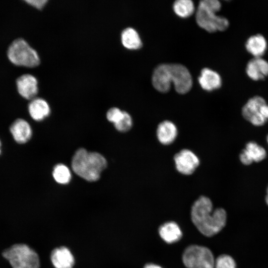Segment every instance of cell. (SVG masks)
<instances>
[{
  "mask_svg": "<svg viewBox=\"0 0 268 268\" xmlns=\"http://www.w3.org/2000/svg\"><path fill=\"white\" fill-rule=\"evenodd\" d=\"M121 41L123 46L130 50H136L140 48L142 46L138 34L134 28L131 27H128L123 31Z\"/></svg>",
  "mask_w": 268,
  "mask_h": 268,
  "instance_id": "20",
  "label": "cell"
},
{
  "mask_svg": "<svg viewBox=\"0 0 268 268\" xmlns=\"http://www.w3.org/2000/svg\"><path fill=\"white\" fill-rule=\"evenodd\" d=\"M178 135L176 125L171 121L165 120L157 126L156 135L159 141L162 144L169 145L173 143Z\"/></svg>",
  "mask_w": 268,
  "mask_h": 268,
  "instance_id": "15",
  "label": "cell"
},
{
  "mask_svg": "<svg viewBox=\"0 0 268 268\" xmlns=\"http://www.w3.org/2000/svg\"><path fill=\"white\" fill-rule=\"evenodd\" d=\"M182 261L187 268H214L215 259L212 252L202 246L187 247L183 253Z\"/></svg>",
  "mask_w": 268,
  "mask_h": 268,
  "instance_id": "7",
  "label": "cell"
},
{
  "mask_svg": "<svg viewBox=\"0 0 268 268\" xmlns=\"http://www.w3.org/2000/svg\"><path fill=\"white\" fill-rule=\"evenodd\" d=\"M152 84L158 91L165 93L173 83L176 91L180 94L189 92L192 86V78L188 69L180 64H162L154 70Z\"/></svg>",
  "mask_w": 268,
  "mask_h": 268,
  "instance_id": "2",
  "label": "cell"
},
{
  "mask_svg": "<svg viewBox=\"0 0 268 268\" xmlns=\"http://www.w3.org/2000/svg\"><path fill=\"white\" fill-rule=\"evenodd\" d=\"M124 112L118 108L113 107L108 111L106 117L108 120L114 125L122 118Z\"/></svg>",
  "mask_w": 268,
  "mask_h": 268,
  "instance_id": "25",
  "label": "cell"
},
{
  "mask_svg": "<svg viewBox=\"0 0 268 268\" xmlns=\"http://www.w3.org/2000/svg\"><path fill=\"white\" fill-rule=\"evenodd\" d=\"M17 90L23 98L32 100L38 92V81L33 75L25 74L19 76L16 81Z\"/></svg>",
  "mask_w": 268,
  "mask_h": 268,
  "instance_id": "11",
  "label": "cell"
},
{
  "mask_svg": "<svg viewBox=\"0 0 268 268\" xmlns=\"http://www.w3.org/2000/svg\"><path fill=\"white\" fill-rule=\"evenodd\" d=\"M214 268H236V264L231 256L223 254L215 260Z\"/></svg>",
  "mask_w": 268,
  "mask_h": 268,
  "instance_id": "23",
  "label": "cell"
},
{
  "mask_svg": "<svg viewBox=\"0 0 268 268\" xmlns=\"http://www.w3.org/2000/svg\"><path fill=\"white\" fill-rule=\"evenodd\" d=\"M191 217L197 229L206 237L218 233L225 227L227 221L225 210L220 207L213 210L211 201L204 196L200 197L193 204Z\"/></svg>",
  "mask_w": 268,
  "mask_h": 268,
  "instance_id": "1",
  "label": "cell"
},
{
  "mask_svg": "<svg viewBox=\"0 0 268 268\" xmlns=\"http://www.w3.org/2000/svg\"><path fill=\"white\" fill-rule=\"evenodd\" d=\"M3 256L13 268H39L38 254L25 244H15L5 250Z\"/></svg>",
  "mask_w": 268,
  "mask_h": 268,
  "instance_id": "6",
  "label": "cell"
},
{
  "mask_svg": "<svg viewBox=\"0 0 268 268\" xmlns=\"http://www.w3.org/2000/svg\"><path fill=\"white\" fill-rule=\"evenodd\" d=\"M28 111L32 118L37 121L44 120L50 113V108L46 100L41 98H35L28 105Z\"/></svg>",
  "mask_w": 268,
  "mask_h": 268,
  "instance_id": "19",
  "label": "cell"
},
{
  "mask_svg": "<svg viewBox=\"0 0 268 268\" xmlns=\"http://www.w3.org/2000/svg\"><path fill=\"white\" fill-rule=\"evenodd\" d=\"M0 147H1V142H0V154L1 153V149H0Z\"/></svg>",
  "mask_w": 268,
  "mask_h": 268,
  "instance_id": "29",
  "label": "cell"
},
{
  "mask_svg": "<svg viewBox=\"0 0 268 268\" xmlns=\"http://www.w3.org/2000/svg\"><path fill=\"white\" fill-rule=\"evenodd\" d=\"M50 259L55 268H72L74 264L72 254L64 246L54 249L51 252Z\"/></svg>",
  "mask_w": 268,
  "mask_h": 268,
  "instance_id": "13",
  "label": "cell"
},
{
  "mask_svg": "<svg viewBox=\"0 0 268 268\" xmlns=\"http://www.w3.org/2000/svg\"><path fill=\"white\" fill-rule=\"evenodd\" d=\"M158 233L161 238L168 244L179 241L182 237V230L174 221H168L160 226Z\"/></svg>",
  "mask_w": 268,
  "mask_h": 268,
  "instance_id": "17",
  "label": "cell"
},
{
  "mask_svg": "<svg viewBox=\"0 0 268 268\" xmlns=\"http://www.w3.org/2000/svg\"><path fill=\"white\" fill-rule=\"evenodd\" d=\"M143 268H162L161 267L152 263L145 265Z\"/></svg>",
  "mask_w": 268,
  "mask_h": 268,
  "instance_id": "27",
  "label": "cell"
},
{
  "mask_svg": "<svg viewBox=\"0 0 268 268\" xmlns=\"http://www.w3.org/2000/svg\"><path fill=\"white\" fill-rule=\"evenodd\" d=\"M266 201L267 204L268 205V186L267 189V195L266 196Z\"/></svg>",
  "mask_w": 268,
  "mask_h": 268,
  "instance_id": "28",
  "label": "cell"
},
{
  "mask_svg": "<svg viewBox=\"0 0 268 268\" xmlns=\"http://www.w3.org/2000/svg\"><path fill=\"white\" fill-rule=\"evenodd\" d=\"M199 82L202 89L210 91L219 88L221 86L222 79L217 72L204 68L201 71Z\"/></svg>",
  "mask_w": 268,
  "mask_h": 268,
  "instance_id": "18",
  "label": "cell"
},
{
  "mask_svg": "<svg viewBox=\"0 0 268 268\" xmlns=\"http://www.w3.org/2000/svg\"><path fill=\"white\" fill-rule=\"evenodd\" d=\"M115 128L119 132H126L129 131L133 126V120L131 115L124 111L122 118L115 124Z\"/></svg>",
  "mask_w": 268,
  "mask_h": 268,
  "instance_id": "24",
  "label": "cell"
},
{
  "mask_svg": "<svg viewBox=\"0 0 268 268\" xmlns=\"http://www.w3.org/2000/svg\"><path fill=\"white\" fill-rule=\"evenodd\" d=\"M221 4L217 0H203L200 2L196 21L200 27L208 32L222 31L229 26V21L224 17L216 14Z\"/></svg>",
  "mask_w": 268,
  "mask_h": 268,
  "instance_id": "4",
  "label": "cell"
},
{
  "mask_svg": "<svg viewBox=\"0 0 268 268\" xmlns=\"http://www.w3.org/2000/svg\"><path fill=\"white\" fill-rule=\"evenodd\" d=\"M246 72L253 80L264 79L268 76V62L262 57L253 58L248 62Z\"/></svg>",
  "mask_w": 268,
  "mask_h": 268,
  "instance_id": "12",
  "label": "cell"
},
{
  "mask_svg": "<svg viewBox=\"0 0 268 268\" xmlns=\"http://www.w3.org/2000/svg\"><path fill=\"white\" fill-rule=\"evenodd\" d=\"M14 139L19 143L27 142L32 136V129L29 123L23 119H17L10 127Z\"/></svg>",
  "mask_w": 268,
  "mask_h": 268,
  "instance_id": "14",
  "label": "cell"
},
{
  "mask_svg": "<svg viewBox=\"0 0 268 268\" xmlns=\"http://www.w3.org/2000/svg\"><path fill=\"white\" fill-rule=\"evenodd\" d=\"M243 117L256 126H262L268 121V104L260 96L250 98L242 109Z\"/></svg>",
  "mask_w": 268,
  "mask_h": 268,
  "instance_id": "8",
  "label": "cell"
},
{
  "mask_svg": "<svg viewBox=\"0 0 268 268\" xmlns=\"http://www.w3.org/2000/svg\"><path fill=\"white\" fill-rule=\"evenodd\" d=\"M245 48L254 58H260L265 54L268 43L265 37L261 34L249 37L246 41Z\"/></svg>",
  "mask_w": 268,
  "mask_h": 268,
  "instance_id": "16",
  "label": "cell"
},
{
  "mask_svg": "<svg viewBox=\"0 0 268 268\" xmlns=\"http://www.w3.org/2000/svg\"><path fill=\"white\" fill-rule=\"evenodd\" d=\"M28 4L38 9H41L48 2L47 0H25Z\"/></svg>",
  "mask_w": 268,
  "mask_h": 268,
  "instance_id": "26",
  "label": "cell"
},
{
  "mask_svg": "<svg viewBox=\"0 0 268 268\" xmlns=\"http://www.w3.org/2000/svg\"><path fill=\"white\" fill-rule=\"evenodd\" d=\"M173 9L179 16L186 18L193 13L195 7L193 1L190 0H178L174 3Z\"/></svg>",
  "mask_w": 268,
  "mask_h": 268,
  "instance_id": "21",
  "label": "cell"
},
{
  "mask_svg": "<svg viewBox=\"0 0 268 268\" xmlns=\"http://www.w3.org/2000/svg\"><path fill=\"white\" fill-rule=\"evenodd\" d=\"M174 160L177 170L185 175L192 174L200 163L197 155L188 149H183L177 153Z\"/></svg>",
  "mask_w": 268,
  "mask_h": 268,
  "instance_id": "9",
  "label": "cell"
},
{
  "mask_svg": "<svg viewBox=\"0 0 268 268\" xmlns=\"http://www.w3.org/2000/svg\"><path fill=\"white\" fill-rule=\"evenodd\" d=\"M267 139V141H268V134Z\"/></svg>",
  "mask_w": 268,
  "mask_h": 268,
  "instance_id": "30",
  "label": "cell"
},
{
  "mask_svg": "<svg viewBox=\"0 0 268 268\" xmlns=\"http://www.w3.org/2000/svg\"><path fill=\"white\" fill-rule=\"evenodd\" d=\"M7 55L9 61L16 66L33 67L40 64L36 51L22 38L15 39L10 44Z\"/></svg>",
  "mask_w": 268,
  "mask_h": 268,
  "instance_id": "5",
  "label": "cell"
},
{
  "mask_svg": "<svg viewBox=\"0 0 268 268\" xmlns=\"http://www.w3.org/2000/svg\"><path fill=\"white\" fill-rule=\"evenodd\" d=\"M107 165L106 159L102 155L96 152H88L84 148L78 149L71 160L73 172L89 182L98 180Z\"/></svg>",
  "mask_w": 268,
  "mask_h": 268,
  "instance_id": "3",
  "label": "cell"
},
{
  "mask_svg": "<svg viewBox=\"0 0 268 268\" xmlns=\"http://www.w3.org/2000/svg\"><path fill=\"white\" fill-rule=\"evenodd\" d=\"M267 156L265 149L257 142H248L245 148L240 154V161L245 165L251 164L254 162H259L264 160Z\"/></svg>",
  "mask_w": 268,
  "mask_h": 268,
  "instance_id": "10",
  "label": "cell"
},
{
  "mask_svg": "<svg viewBox=\"0 0 268 268\" xmlns=\"http://www.w3.org/2000/svg\"><path fill=\"white\" fill-rule=\"evenodd\" d=\"M53 176L58 183L65 185L70 182L71 174L69 169L66 165L59 164L54 168Z\"/></svg>",
  "mask_w": 268,
  "mask_h": 268,
  "instance_id": "22",
  "label": "cell"
}]
</instances>
